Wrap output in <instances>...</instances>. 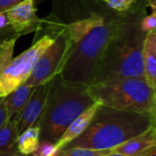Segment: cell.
Listing matches in <instances>:
<instances>
[{
  "label": "cell",
  "mask_w": 156,
  "mask_h": 156,
  "mask_svg": "<svg viewBox=\"0 0 156 156\" xmlns=\"http://www.w3.org/2000/svg\"><path fill=\"white\" fill-rule=\"evenodd\" d=\"M108 9L116 13H126L131 10L140 0H102Z\"/></svg>",
  "instance_id": "ac0fdd59"
},
{
  "label": "cell",
  "mask_w": 156,
  "mask_h": 156,
  "mask_svg": "<svg viewBox=\"0 0 156 156\" xmlns=\"http://www.w3.org/2000/svg\"><path fill=\"white\" fill-rule=\"evenodd\" d=\"M46 98L47 84L37 86L21 110L16 116L10 118L16 121V128L19 135L28 128L38 126L45 107Z\"/></svg>",
  "instance_id": "ba28073f"
},
{
  "label": "cell",
  "mask_w": 156,
  "mask_h": 156,
  "mask_svg": "<svg viewBox=\"0 0 156 156\" xmlns=\"http://www.w3.org/2000/svg\"><path fill=\"white\" fill-rule=\"evenodd\" d=\"M152 125L150 113L119 109L100 104L86 130L64 148L112 150Z\"/></svg>",
  "instance_id": "7a4b0ae2"
},
{
  "label": "cell",
  "mask_w": 156,
  "mask_h": 156,
  "mask_svg": "<svg viewBox=\"0 0 156 156\" xmlns=\"http://www.w3.org/2000/svg\"><path fill=\"white\" fill-rule=\"evenodd\" d=\"M146 8L145 0H140L124 14L106 46L92 85L143 77L142 49L147 33L141 30L140 20L147 14Z\"/></svg>",
  "instance_id": "6da1fadb"
},
{
  "label": "cell",
  "mask_w": 156,
  "mask_h": 156,
  "mask_svg": "<svg viewBox=\"0 0 156 156\" xmlns=\"http://www.w3.org/2000/svg\"><path fill=\"white\" fill-rule=\"evenodd\" d=\"M54 36L48 33L37 40L29 49L13 58L0 73V98H4L29 78L35 62L53 42Z\"/></svg>",
  "instance_id": "52a82bcc"
},
{
  "label": "cell",
  "mask_w": 156,
  "mask_h": 156,
  "mask_svg": "<svg viewBox=\"0 0 156 156\" xmlns=\"http://www.w3.org/2000/svg\"><path fill=\"white\" fill-rule=\"evenodd\" d=\"M58 151L59 150L54 142L41 140L32 154L33 156H55Z\"/></svg>",
  "instance_id": "ffe728a7"
},
{
  "label": "cell",
  "mask_w": 156,
  "mask_h": 156,
  "mask_svg": "<svg viewBox=\"0 0 156 156\" xmlns=\"http://www.w3.org/2000/svg\"><path fill=\"white\" fill-rule=\"evenodd\" d=\"M147 7L151 8V10L156 11V0H145Z\"/></svg>",
  "instance_id": "d4e9b609"
},
{
  "label": "cell",
  "mask_w": 156,
  "mask_h": 156,
  "mask_svg": "<svg viewBox=\"0 0 156 156\" xmlns=\"http://www.w3.org/2000/svg\"><path fill=\"white\" fill-rule=\"evenodd\" d=\"M154 146H156V129L152 125L140 134L116 146L111 151L129 156H140Z\"/></svg>",
  "instance_id": "30bf717a"
},
{
  "label": "cell",
  "mask_w": 156,
  "mask_h": 156,
  "mask_svg": "<svg viewBox=\"0 0 156 156\" xmlns=\"http://www.w3.org/2000/svg\"><path fill=\"white\" fill-rule=\"evenodd\" d=\"M54 41L39 57L25 84L32 87L46 84L55 75L60 74L71 41L68 38L65 25L55 24L52 28Z\"/></svg>",
  "instance_id": "8992f818"
},
{
  "label": "cell",
  "mask_w": 156,
  "mask_h": 156,
  "mask_svg": "<svg viewBox=\"0 0 156 156\" xmlns=\"http://www.w3.org/2000/svg\"><path fill=\"white\" fill-rule=\"evenodd\" d=\"M111 150H92L85 148H63L55 156H105Z\"/></svg>",
  "instance_id": "2e32d148"
},
{
  "label": "cell",
  "mask_w": 156,
  "mask_h": 156,
  "mask_svg": "<svg viewBox=\"0 0 156 156\" xmlns=\"http://www.w3.org/2000/svg\"><path fill=\"white\" fill-rule=\"evenodd\" d=\"M20 35L17 34L12 29L7 13L4 11H0V44L13 38L18 39Z\"/></svg>",
  "instance_id": "d6986e66"
},
{
  "label": "cell",
  "mask_w": 156,
  "mask_h": 156,
  "mask_svg": "<svg viewBox=\"0 0 156 156\" xmlns=\"http://www.w3.org/2000/svg\"><path fill=\"white\" fill-rule=\"evenodd\" d=\"M94 100L101 105L151 115L155 104V89L143 77H127L94 84L88 87Z\"/></svg>",
  "instance_id": "5b68a950"
},
{
  "label": "cell",
  "mask_w": 156,
  "mask_h": 156,
  "mask_svg": "<svg viewBox=\"0 0 156 156\" xmlns=\"http://www.w3.org/2000/svg\"><path fill=\"white\" fill-rule=\"evenodd\" d=\"M18 136L16 121L13 119H9L0 128V152L19 151L17 148Z\"/></svg>",
  "instance_id": "9a60e30c"
},
{
  "label": "cell",
  "mask_w": 156,
  "mask_h": 156,
  "mask_svg": "<svg viewBox=\"0 0 156 156\" xmlns=\"http://www.w3.org/2000/svg\"><path fill=\"white\" fill-rule=\"evenodd\" d=\"M141 156H156V146H154L153 148H151V150L146 151Z\"/></svg>",
  "instance_id": "4316f807"
},
{
  "label": "cell",
  "mask_w": 156,
  "mask_h": 156,
  "mask_svg": "<svg viewBox=\"0 0 156 156\" xmlns=\"http://www.w3.org/2000/svg\"><path fill=\"white\" fill-rule=\"evenodd\" d=\"M99 105L100 104L98 102H95L92 106L84 110L70 123V125L67 127L60 139L55 142L59 151L64 148L69 142H71L73 140L77 138L86 130V129L88 127L91 120L93 119L95 114L97 113Z\"/></svg>",
  "instance_id": "8fae6325"
},
{
  "label": "cell",
  "mask_w": 156,
  "mask_h": 156,
  "mask_svg": "<svg viewBox=\"0 0 156 156\" xmlns=\"http://www.w3.org/2000/svg\"><path fill=\"white\" fill-rule=\"evenodd\" d=\"M6 13L12 29L20 36L36 31L42 23L37 16L35 0H24Z\"/></svg>",
  "instance_id": "9c48e42d"
},
{
  "label": "cell",
  "mask_w": 156,
  "mask_h": 156,
  "mask_svg": "<svg viewBox=\"0 0 156 156\" xmlns=\"http://www.w3.org/2000/svg\"><path fill=\"white\" fill-rule=\"evenodd\" d=\"M9 119H10V116L5 106L4 98H0V128H1Z\"/></svg>",
  "instance_id": "7402d4cb"
},
{
  "label": "cell",
  "mask_w": 156,
  "mask_h": 156,
  "mask_svg": "<svg viewBox=\"0 0 156 156\" xmlns=\"http://www.w3.org/2000/svg\"><path fill=\"white\" fill-rule=\"evenodd\" d=\"M24 0H0V11H8Z\"/></svg>",
  "instance_id": "603a6c76"
},
{
  "label": "cell",
  "mask_w": 156,
  "mask_h": 156,
  "mask_svg": "<svg viewBox=\"0 0 156 156\" xmlns=\"http://www.w3.org/2000/svg\"><path fill=\"white\" fill-rule=\"evenodd\" d=\"M17 40V38H13L0 44V73L13 59L14 47Z\"/></svg>",
  "instance_id": "e0dca14e"
},
{
  "label": "cell",
  "mask_w": 156,
  "mask_h": 156,
  "mask_svg": "<svg viewBox=\"0 0 156 156\" xmlns=\"http://www.w3.org/2000/svg\"><path fill=\"white\" fill-rule=\"evenodd\" d=\"M151 117H152V122H153V127L156 129V88H155V104H154V108L153 111L151 113Z\"/></svg>",
  "instance_id": "484cf974"
},
{
  "label": "cell",
  "mask_w": 156,
  "mask_h": 156,
  "mask_svg": "<svg viewBox=\"0 0 156 156\" xmlns=\"http://www.w3.org/2000/svg\"><path fill=\"white\" fill-rule=\"evenodd\" d=\"M124 14L109 12L102 22L71 45L60 72L63 80L87 87L93 84L106 46Z\"/></svg>",
  "instance_id": "277c9868"
},
{
  "label": "cell",
  "mask_w": 156,
  "mask_h": 156,
  "mask_svg": "<svg viewBox=\"0 0 156 156\" xmlns=\"http://www.w3.org/2000/svg\"><path fill=\"white\" fill-rule=\"evenodd\" d=\"M47 98L38 126L40 139L56 142L70 123L96 101L88 87L67 82L60 74L46 83Z\"/></svg>",
  "instance_id": "3957f363"
},
{
  "label": "cell",
  "mask_w": 156,
  "mask_h": 156,
  "mask_svg": "<svg viewBox=\"0 0 156 156\" xmlns=\"http://www.w3.org/2000/svg\"><path fill=\"white\" fill-rule=\"evenodd\" d=\"M35 88L36 87L29 86L24 83L4 97V103L10 118L16 116L21 110Z\"/></svg>",
  "instance_id": "4fadbf2b"
},
{
  "label": "cell",
  "mask_w": 156,
  "mask_h": 156,
  "mask_svg": "<svg viewBox=\"0 0 156 156\" xmlns=\"http://www.w3.org/2000/svg\"><path fill=\"white\" fill-rule=\"evenodd\" d=\"M142 69L145 81L156 88V31L146 34L142 49Z\"/></svg>",
  "instance_id": "7c38bea8"
},
{
  "label": "cell",
  "mask_w": 156,
  "mask_h": 156,
  "mask_svg": "<svg viewBox=\"0 0 156 156\" xmlns=\"http://www.w3.org/2000/svg\"><path fill=\"white\" fill-rule=\"evenodd\" d=\"M40 141V128L39 126H33L28 128L18 136L17 148L20 152L30 155L36 151Z\"/></svg>",
  "instance_id": "5bb4252c"
},
{
  "label": "cell",
  "mask_w": 156,
  "mask_h": 156,
  "mask_svg": "<svg viewBox=\"0 0 156 156\" xmlns=\"http://www.w3.org/2000/svg\"><path fill=\"white\" fill-rule=\"evenodd\" d=\"M105 156H129V155H125V154H122V153L111 151V152H109L108 154H107V155H105ZM140 156H141V155H140Z\"/></svg>",
  "instance_id": "83f0119b"
},
{
  "label": "cell",
  "mask_w": 156,
  "mask_h": 156,
  "mask_svg": "<svg viewBox=\"0 0 156 156\" xmlns=\"http://www.w3.org/2000/svg\"><path fill=\"white\" fill-rule=\"evenodd\" d=\"M140 28L146 33L156 31V11L151 10L150 15H144L140 20Z\"/></svg>",
  "instance_id": "44dd1931"
},
{
  "label": "cell",
  "mask_w": 156,
  "mask_h": 156,
  "mask_svg": "<svg viewBox=\"0 0 156 156\" xmlns=\"http://www.w3.org/2000/svg\"><path fill=\"white\" fill-rule=\"evenodd\" d=\"M0 156H28V155L23 154L20 152L19 151H11V152H0Z\"/></svg>",
  "instance_id": "cb8c5ba5"
}]
</instances>
